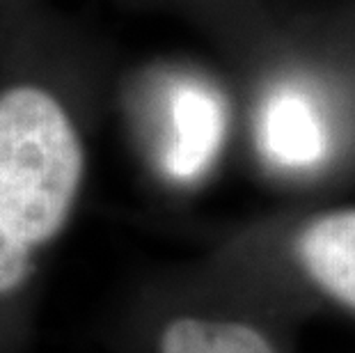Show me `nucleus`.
Wrapping results in <instances>:
<instances>
[{"label": "nucleus", "mask_w": 355, "mask_h": 353, "mask_svg": "<svg viewBox=\"0 0 355 353\" xmlns=\"http://www.w3.org/2000/svg\"><path fill=\"white\" fill-rule=\"evenodd\" d=\"M85 152L69 112L37 85L0 94V296L33 268L78 198Z\"/></svg>", "instance_id": "1"}, {"label": "nucleus", "mask_w": 355, "mask_h": 353, "mask_svg": "<svg viewBox=\"0 0 355 353\" xmlns=\"http://www.w3.org/2000/svg\"><path fill=\"white\" fill-rule=\"evenodd\" d=\"M170 149L165 168L177 179H193L209 168L225 136V108L214 89L181 83L170 101Z\"/></svg>", "instance_id": "2"}, {"label": "nucleus", "mask_w": 355, "mask_h": 353, "mask_svg": "<svg viewBox=\"0 0 355 353\" xmlns=\"http://www.w3.org/2000/svg\"><path fill=\"white\" fill-rule=\"evenodd\" d=\"M298 255L321 289L355 310V209L309 223L298 239Z\"/></svg>", "instance_id": "3"}, {"label": "nucleus", "mask_w": 355, "mask_h": 353, "mask_svg": "<svg viewBox=\"0 0 355 353\" xmlns=\"http://www.w3.org/2000/svg\"><path fill=\"white\" fill-rule=\"evenodd\" d=\"M261 140L270 159L286 168H309L326 154L319 115L303 94L291 89L268 101L261 117Z\"/></svg>", "instance_id": "4"}, {"label": "nucleus", "mask_w": 355, "mask_h": 353, "mask_svg": "<svg viewBox=\"0 0 355 353\" xmlns=\"http://www.w3.org/2000/svg\"><path fill=\"white\" fill-rule=\"evenodd\" d=\"M161 353H275L252 326L184 317L163 330Z\"/></svg>", "instance_id": "5"}]
</instances>
